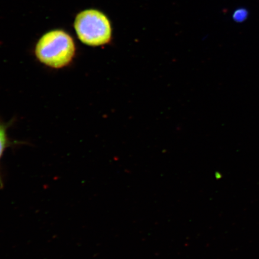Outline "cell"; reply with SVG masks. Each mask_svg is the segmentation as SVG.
I'll return each mask as SVG.
<instances>
[{
	"instance_id": "2",
	"label": "cell",
	"mask_w": 259,
	"mask_h": 259,
	"mask_svg": "<svg viewBox=\"0 0 259 259\" xmlns=\"http://www.w3.org/2000/svg\"><path fill=\"white\" fill-rule=\"evenodd\" d=\"M74 27L80 41L89 46H102L111 41L112 29L109 19L96 10H86L79 13Z\"/></svg>"
},
{
	"instance_id": "1",
	"label": "cell",
	"mask_w": 259,
	"mask_h": 259,
	"mask_svg": "<svg viewBox=\"0 0 259 259\" xmlns=\"http://www.w3.org/2000/svg\"><path fill=\"white\" fill-rule=\"evenodd\" d=\"M75 54L76 46L72 37L61 30L49 31L42 35L35 48L37 60L56 69L69 66Z\"/></svg>"
},
{
	"instance_id": "3",
	"label": "cell",
	"mask_w": 259,
	"mask_h": 259,
	"mask_svg": "<svg viewBox=\"0 0 259 259\" xmlns=\"http://www.w3.org/2000/svg\"><path fill=\"white\" fill-rule=\"evenodd\" d=\"M11 122L5 123L0 121V160H1L6 149L11 146V142L8 135V129ZM3 187L1 174H0V187Z\"/></svg>"
},
{
	"instance_id": "4",
	"label": "cell",
	"mask_w": 259,
	"mask_h": 259,
	"mask_svg": "<svg viewBox=\"0 0 259 259\" xmlns=\"http://www.w3.org/2000/svg\"><path fill=\"white\" fill-rule=\"evenodd\" d=\"M248 16V13L247 10L244 9H239L235 11L234 15H233V17H234V19L235 22H242L247 18Z\"/></svg>"
}]
</instances>
